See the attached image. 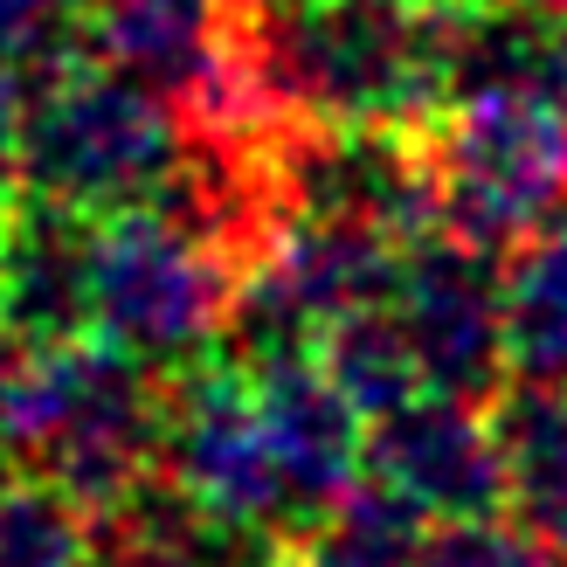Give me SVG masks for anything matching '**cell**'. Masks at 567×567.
<instances>
[{
    "label": "cell",
    "mask_w": 567,
    "mask_h": 567,
    "mask_svg": "<svg viewBox=\"0 0 567 567\" xmlns=\"http://www.w3.org/2000/svg\"><path fill=\"white\" fill-rule=\"evenodd\" d=\"M21 118H28V76L0 63V187L14 181V146H21Z\"/></svg>",
    "instance_id": "ac0fdd59"
},
{
    "label": "cell",
    "mask_w": 567,
    "mask_h": 567,
    "mask_svg": "<svg viewBox=\"0 0 567 567\" xmlns=\"http://www.w3.org/2000/svg\"><path fill=\"white\" fill-rule=\"evenodd\" d=\"M471 0H229L298 125H422L450 104Z\"/></svg>",
    "instance_id": "6da1fadb"
},
{
    "label": "cell",
    "mask_w": 567,
    "mask_h": 567,
    "mask_svg": "<svg viewBox=\"0 0 567 567\" xmlns=\"http://www.w3.org/2000/svg\"><path fill=\"white\" fill-rule=\"evenodd\" d=\"M49 8H63V14H83V8H91V0H49Z\"/></svg>",
    "instance_id": "d6986e66"
},
{
    "label": "cell",
    "mask_w": 567,
    "mask_h": 567,
    "mask_svg": "<svg viewBox=\"0 0 567 567\" xmlns=\"http://www.w3.org/2000/svg\"><path fill=\"white\" fill-rule=\"evenodd\" d=\"M8 353H14V347H8V339H0V367H8Z\"/></svg>",
    "instance_id": "ffe728a7"
},
{
    "label": "cell",
    "mask_w": 567,
    "mask_h": 567,
    "mask_svg": "<svg viewBox=\"0 0 567 567\" xmlns=\"http://www.w3.org/2000/svg\"><path fill=\"white\" fill-rule=\"evenodd\" d=\"M236 257L153 202L104 208L91 229V332L174 374L229 326Z\"/></svg>",
    "instance_id": "5b68a950"
},
{
    "label": "cell",
    "mask_w": 567,
    "mask_h": 567,
    "mask_svg": "<svg viewBox=\"0 0 567 567\" xmlns=\"http://www.w3.org/2000/svg\"><path fill=\"white\" fill-rule=\"evenodd\" d=\"M243 367L257 374V409H264V436H270L284 519H291V533H311L339 498L360 485L367 415L319 374V360H311V353L243 360Z\"/></svg>",
    "instance_id": "9c48e42d"
},
{
    "label": "cell",
    "mask_w": 567,
    "mask_h": 567,
    "mask_svg": "<svg viewBox=\"0 0 567 567\" xmlns=\"http://www.w3.org/2000/svg\"><path fill=\"white\" fill-rule=\"evenodd\" d=\"M498 264L505 305V374L513 381H567V229L547 221Z\"/></svg>",
    "instance_id": "4fadbf2b"
},
{
    "label": "cell",
    "mask_w": 567,
    "mask_h": 567,
    "mask_svg": "<svg viewBox=\"0 0 567 567\" xmlns=\"http://www.w3.org/2000/svg\"><path fill=\"white\" fill-rule=\"evenodd\" d=\"M153 471L194 498L215 519L236 526H270L298 540L284 519L264 409H257V374L243 360H187L159 374V430H153Z\"/></svg>",
    "instance_id": "8992f818"
},
{
    "label": "cell",
    "mask_w": 567,
    "mask_h": 567,
    "mask_svg": "<svg viewBox=\"0 0 567 567\" xmlns=\"http://www.w3.org/2000/svg\"><path fill=\"white\" fill-rule=\"evenodd\" d=\"M91 21H83V42H91L97 63L132 70L153 91H174V83L208 55L229 0H91Z\"/></svg>",
    "instance_id": "7c38bea8"
},
{
    "label": "cell",
    "mask_w": 567,
    "mask_h": 567,
    "mask_svg": "<svg viewBox=\"0 0 567 567\" xmlns=\"http://www.w3.org/2000/svg\"><path fill=\"white\" fill-rule=\"evenodd\" d=\"M181 153H187V132L166 91L138 83L132 70L97 63V55H76V63L28 83L14 181L104 215V208L159 202Z\"/></svg>",
    "instance_id": "3957f363"
},
{
    "label": "cell",
    "mask_w": 567,
    "mask_h": 567,
    "mask_svg": "<svg viewBox=\"0 0 567 567\" xmlns=\"http://www.w3.org/2000/svg\"><path fill=\"white\" fill-rule=\"evenodd\" d=\"M360 477L402 498L422 526H457V519H498L505 513V471L485 402L422 388L388 415L367 422V457Z\"/></svg>",
    "instance_id": "ba28073f"
},
{
    "label": "cell",
    "mask_w": 567,
    "mask_h": 567,
    "mask_svg": "<svg viewBox=\"0 0 567 567\" xmlns=\"http://www.w3.org/2000/svg\"><path fill=\"white\" fill-rule=\"evenodd\" d=\"M311 360H319V374L347 394L367 422L388 415L394 402H409V394H422L415 347H409V332H402L388 298L381 305H353V311H339L332 326H319Z\"/></svg>",
    "instance_id": "5bb4252c"
},
{
    "label": "cell",
    "mask_w": 567,
    "mask_h": 567,
    "mask_svg": "<svg viewBox=\"0 0 567 567\" xmlns=\"http://www.w3.org/2000/svg\"><path fill=\"white\" fill-rule=\"evenodd\" d=\"M76 55H91L83 42V21L49 8V0H0V63L21 70L28 83L76 63Z\"/></svg>",
    "instance_id": "e0dca14e"
},
{
    "label": "cell",
    "mask_w": 567,
    "mask_h": 567,
    "mask_svg": "<svg viewBox=\"0 0 567 567\" xmlns=\"http://www.w3.org/2000/svg\"><path fill=\"white\" fill-rule=\"evenodd\" d=\"M415 567H567V554L533 540L526 526H505V513H498V519L430 526L415 547Z\"/></svg>",
    "instance_id": "2e32d148"
},
{
    "label": "cell",
    "mask_w": 567,
    "mask_h": 567,
    "mask_svg": "<svg viewBox=\"0 0 567 567\" xmlns=\"http://www.w3.org/2000/svg\"><path fill=\"white\" fill-rule=\"evenodd\" d=\"M91 208L8 181L0 187V339L49 347L91 332Z\"/></svg>",
    "instance_id": "30bf717a"
},
{
    "label": "cell",
    "mask_w": 567,
    "mask_h": 567,
    "mask_svg": "<svg viewBox=\"0 0 567 567\" xmlns=\"http://www.w3.org/2000/svg\"><path fill=\"white\" fill-rule=\"evenodd\" d=\"M0 567H91V519L49 477L0 471Z\"/></svg>",
    "instance_id": "9a60e30c"
},
{
    "label": "cell",
    "mask_w": 567,
    "mask_h": 567,
    "mask_svg": "<svg viewBox=\"0 0 567 567\" xmlns=\"http://www.w3.org/2000/svg\"><path fill=\"white\" fill-rule=\"evenodd\" d=\"M159 367L104 332L14 347L0 367V464L49 477L83 513L153 471Z\"/></svg>",
    "instance_id": "7a4b0ae2"
},
{
    "label": "cell",
    "mask_w": 567,
    "mask_h": 567,
    "mask_svg": "<svg viewBox=\"0 0 567 567\" xmlns=\"http://www.w3.org/2000/svg\"><path fill=\"white\" fill-rule=\"evenodd\" d=\"M485 422L505 471V519L567 554V381L505 374L485 402Z\"/></svg>",
    "instance_id": "8fae6325"
},
{
    "label": "cell",
    "mask_w": 567,
    "mask_h": 567,
    "mask_svg": "<svg viewBox=\"0 0 567 567\" xmlns=\"http://www.w3.org/2000/svg\"><path fill=\"white\" fill-rule=\"evenodd\" d=\"M436 229L477 249H519L567 202V111L526 91H471L422 118Z\"/></svg>",
    "instance_id": "277c9868"
},
{
    "label": "cell",
    "mask_w": 567,
    "mask_h": 567,
    "mask_svg": "<svg viewBox=\"0 0 567 567\" xmlns=\"http://www.w3.org/2000/svg\"><path fill=\"white\" fill-rule=\"evenodd\" d=\"M394 319H402L422 388L492 402L505 381V305H498V257L450 229H422L402 243L394 264Z\"/></svg>",
    "instance_id": "52a82bcc"
}]
</instances>
